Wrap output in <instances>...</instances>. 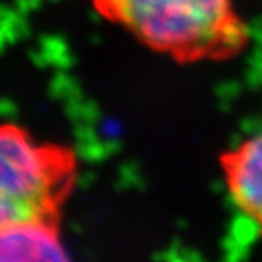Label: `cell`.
Segmentation results:
<instances>
[{
	"label": "cell",
	"mask_w": 262,
	"mask_h": 262,
	"mask_svg": "<svg viewBox=\"0 0 262 262\" xmlns=\"http://www.w3.org/2000/svg\"><path fill=\"white\" fill-rule=\"evenodd\" d=\"M104 20L179 65L223 63L244 53L250 29L237 0H91Z\"/></svg>",
	"instance_id": "obj_1"
},
{
	"label": "cell",
	"mask_w": 262,
	"mask_h": 262,
	"mask_svg": "<svg viewBox=\"0 0 262 262\" xmlns=\"http://www.w3.org/2000/svg\"><path fill=\"white\" fill-rule=\"evenodd\" d=\"M78 176L80 160L72 146L0 121V223L31 216L61 220Z\"/></svg>",
	"instance_id": "obj_2"
},
{
	"label": "cell",
	"mask_w": 262,
	"mask_h": 262,
	"mask_svg": "<svg viewBox=\"0 0 262 262\" xmlns=\"http://www.w3.org/2000/svg\"><path fill=\"white\" fill-rule=\"evenodd\" d=\"M218 164L230 201L262 238V128L223 150Z\"/></svg>",
	"instance_id": "obj_3"
},
{
	"label": "cell",
	"mask_w": 262,
	"mask_h": 262,
	"mask_svg": "<svg viewBox=\"0 0 262 262\" xmlns=\"http://www.w3.org/2000/svg\"><path fill=\"white\" fill-rule=\"evenodd\" d=\"M61 220L19 218L0 223V262L68 260Z\"/></svg>",
	"instance_id": "obj_4"
}]
</instances>
